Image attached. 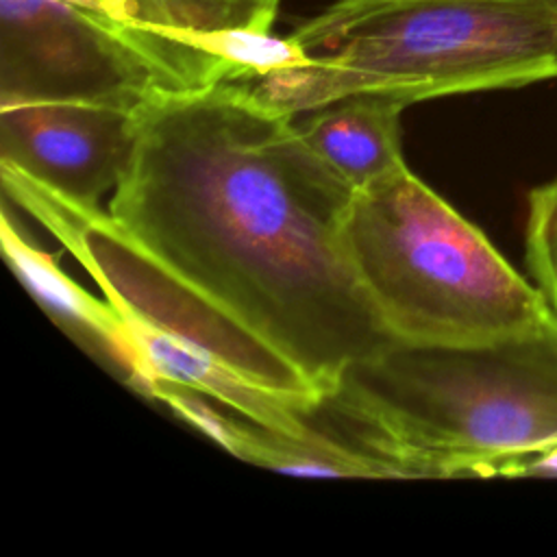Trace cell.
Masks as SVG:
<instances>
[{
  "mask_svg": "<svg viewBox=\"0 0 557 557\" xmlns=\"http://www.w3.org/2000/svg\"><path fill=\"white\" fill-rule=\"evenodd\" d=\"M355 187L246 81L159 91L109 215L154 261L289 359L324 398L398 342L359 283L344 222Z\"/></svg>",
  "mask_w": 557,
  "mask_h": 557,
  "instance_id": "1",
  "label": "cell"
},
{
  "mask_svg": "<svg viewBox=\"0 0 557 557\" xmlns=\"http://www.w3.org/2000/svg\"><path fill=\"white\" fill-rule=\"evenodd\" d=\"M407 104L379 94H355L294 115L300 137L355 189L405 165L400 113Z\"/></svg>",
  "mask_w": 557,
  "mask_h": 557,
  "instance_id": "10",
  "label": "cell"
},
{
  "mask_svg": "<svg viewBox=\"0 0 557 557\" xmlns=\"http://www.w3.org/2000/svg\"><path fill=\"white\" fill-rule=\"evenodd\" d=\"M289 37L309 59L246 81L289 115L355 94L409 107L557 78V0H335Z\"/></svg>",
  "mask_w": 557,
  "mask_h": 557,
  "instance_id": "3",
  "label": "cell"
},
{
  "mask_svg": "<svg viewBox=\"0 0 557 557\" xmlns=\"http://www.w3.org/2000/svg\"><path fill=\"white\" fill-rule=\"evenodd\" d=\"M344 239L398 342L474 344L555 315L540 287L407 165L355 191Z\"/></svg>",
  "mask_w": 557,
  "mask_h": 557,
  "instance_id": "5",
  "label": "cell"
},
{
  "mask_svg": "<svg viewBox=\"0 0 557 557\" xmlns=\"http://www.w3.org/2000/svg\"><path fill=\"white\" fill-rule=\"evenodd\" d=\"M0 237L9 268L50 320L85 350L115 368L131 385L135 376V355L120 311L107 298H96L74 283L59 263L37 248L11 220L7 207L2 209Z\"/></svg>",
  "mask_w": 557,
  "mask_h": 557,
  "instance_id": "9",
  "label": "cell"
},
{
  "mask_svg": "<svg viewBox=\"0 0 557 557\" xmlns=\"http://www.w3.org/2000/svg\"><path fill=\"white\" fill-rule=\"evenodd\" d=\"M313 416L400 479L511 476L557 450V315L474 344L394 342L352 363Z\"/></svg>",
  "mask_w": 557,
  "mask_h": 557,
  "instance_id": "2",
  "label": "cell"
},
{
  "mask_svg": "<svg viewBox=\"0 0 557 557\" xmlns=\"http://www.w3.org/2000/svg\"><path fill=\"white\" fill-rule=\"evenodd\" d=\"M228 81L211 54L137 28L91 0H0V104L137 109L159 91Z\"/></svg>",
  "mask_w": 557,
  "mask_h": 557,
  "instance_id": "6",
  "label": "cell"
},
{
  "mask_svg": "<svg viewBox=\"0 0 557 557\" xmlns=\"http://www.w3.org/2000/svg\"><path fill=\"white\" fill-rule=\"evenodd\" d=\"M135 146V109L102 102L0 104V163L87 207L122 181Z\"/></svg>",
  "mask_w": 557,
  "mask_h": 557,
  "instance_id": "7",
  "label": "cell"
},
{
  "mask_svg": "<svg viewBox=\"0 0 557 557\" xmlns=\"http://www.w3.org/2000/svg\"><path fill=\"white\" fill-rule=\"evenodd\" d=\"M0 170L4 196L81 261L124 318L137 392L172 381L276 431H313L309 416L322 396L289 359L154 261L102 207L67 200L9 165Z\"/></svg>",
  "mask_w": 557,
  "mask_h": 557,
  "instance_id": "4",
  "label": "cell"
},
{
  "mask_svg": "<svg viewBox=\"0 0 557 557\" xmlns=\"http://www.w3.org/2000/svg\"><path fill=\"white\" fill-rule=\"evenodd\" d=\"M91 2H96L100 9H104L113 17H120L137 28L189 44L211 54L213 59H218L213 54V39L218 35L233 33V30L268 33L272 30V24L278 15V4H281V0H91Z\"/></svg>",
  "mask_w": 557,
  "mask_h": 557,
  "instance_id": "11",
  "label": "cell"
},
{
  "mask_svg": "<svg viewBox=\"0 0 557 557\" xmlns=\"http://www.w3.org/2000/svg\"><path fill=\"white\" fill-rule=\"evenodd\" d=\"M511 476H540V479H557V450L537 455L533 459L522 461Z\"/></svg>",
  "mask_w": 557,
  "mask_h": 557,
  "instance_id": "13",
  "label": "cell"
},
{
  "mask_svg": "<svg viewBox=\"0 0 557 557\" xmlns=\"http://www.w3.org/2000/svg\"><path fill=\"white\" fill-rule=\"evenodd\" d=\"M524 261L533 283L557 315V178L529 191Z\"/></svg>",
  "mask_w": 557,
  "mask_h": 557,
  "instance_id": "12",
  "label": "cell"
},
{
  "mask_svg": "<svg viewBox=\"0 0 557 557\" xmlns=\"http://www.w3.org/2000/svg\"><path fill=\"white\" fill-rule=\"evenodd\" d=\"M144 396L168 405L176 416L202 431L233 457L274 472L335 479H400L394 466L324 429L294 435L239 413L231 418L207 403L209 396L172 381L150 383Z\"/></svg>",
  "mask_w": 557,
  "mask_h": 557,
  "instance_id": "8",
  "label": "cell"
}]
</instances>
